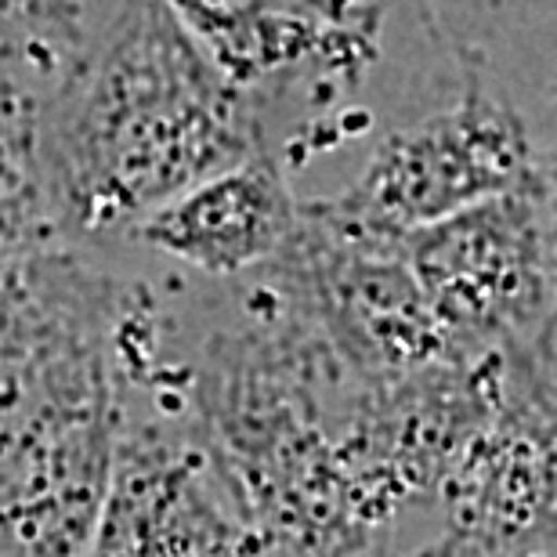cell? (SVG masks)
<instances>
[{
	"label": "cell",
	"mask_w": 557,
	"mask_h": 557,
	"mask_svg": "<svg viewBox=\"0 0 557 557\" xmlns=\"http://www.w3.org/2000/svg\"><path fill=\"white\" fill-rule=\"evenodd\" d=\"M247 87L171 0H120L113 26L44 120V182L65 225L124 232L261 152Z\"/></svg>",
	"instance_id": "cell-1"
},
{
	"label": "cell",
	"mask_w": 557,
	"mask_h": 557,
	"mask_svg": "<svg viewBox=\"0 0 557 557\" xmlns=\"http://www.w3.org/2000/svg\"><path fill=\"white\" fill-rule=\"evenodd\" d=\"M272 269L362 384L395 387L482 362L434 319L403 236L359 225L330 199L300 207L297 236Z\"/></svg>",
	"instance_id": "cell-2"
},
{
	"label": "cell",
	"mask_w": 557,
	"mask_h": 557,
	"mask_svg": "<svg viewBox=\"0 0 557 557\" xmlns=\"http://www.w3.org/2000/svg\"><path fill=\"white\" fill-rule=\"evenodd\" d=\"M434 319L467 359L532 348L557 308L550 177L403 236Z\"/></svg>",
	"instance_id": "cell-3"
},
{
	"label": "cell",
	"mask_w": 557,
	"mask_h": 557,
	"mask_svg": "<svg viewBox=\"0 0 557 557\" xmlns=\"http://www.w3.org/2000/svg\"><path fill=\"white\" fill-rule=\"evenodd\" d=\"M434 504L467 557H557V387L510 351L496 403L442 474Z\"/></svg>",
	"instance_id": "cell-4"
},
{
	"label": "cell",
	"mask_w": 557,
	"mask_h": 557,
	"mask_svg": "<svg viewBox=\"0 0 557 557\" xmlns=\"http://www.w3.org/2000/svg\"><path fill=\"white\" fill-rule=\"evenodd\" d=\"M543 177L525 120L467 76L449 109L387 135L359 182L330 203L359 225L406 236Z\"/></svg>",
	"instance_id": "cell-5"
},
{
	"label": "cell",
	"mask_w": 557,
	"mask_h": 557,
	"mask_svg": "<svg viewBox=\"0 0 557 557\" xmlns=\"http://www.w3.org/2000/svg\"><path fill=\"white\" fill-rule=\"evenodd\" d=\"M102 557H272L218 453L141 434L120 474Z\"/></svg>",
	"instance_id": "cell-6"
},
{
	"label": "cell",
	"mask_w": 557,
	"mask_h": 557,
	"mask_svg": "<svg viewBox=\"0 0 557 557\" xmlns=\"http://www.w3.org/2000/svg\"><path fill=\"white\" fill-rule=\"evenodd\" d=\"M232 81L294 70L359 73L376 54L381 8L362 0H171Z\"/></svg>",
	"instance_id": "cell-7"
},
{
	"label": "cell",
	"mask_w": 557,
	"mask_h": 557,
	"mask_svg": "<svg viewBox=\"0 0 557 557\" xmlns=\"http://www.w3.org/2000/svg\"><path fill=\"white\" fill-rule=\"evenodd\" d=\"M300 203L269 149L193 185L135 225V236L210 275L275 264L294 243Z\"/></svg>",
	"instance_id": "cell-8"
},
{
	"label": "cell",
	"mask_w": 557,
	"mask_h": 557,
	"mask_svg": "<svg viewBox=\"0 0 557 557\" xmlns=\"http://www.w3.org/2000/svg\"><path fill=\"white\" fill-rule=\"evenodd\" d=\"M73 0H0V59L54 62L76 51Z\"/></svg>",
	"instance_id": "cell-9"
},
{
	"label": "cell",
	"mask_w": 557,
	"mask_h": 557,
	"mask_svg": "<svg viewBox=\"0 0 557 557\" xmlns=\"http://www.w3.org/2000/svg\"><path fill=\"white\" fill-rule=\"evenodd\" d=\"M370 557H467L460 547H453L449 540H438V543H431V547H420V550H395L392 543H381Z\"/></svg>",
	"instance_id": "cell-10"
},
{
	"label": "cell",
	"mask_w": 557,
	"mask_h": 557,
	"mask_svg": "<svg viewBox=\"0 0 557 557\" xmlns=\"http://www.w3.org/2000/svg\"><path fill=\"white\" fill-rule=\"evenodd\" d=\"M543 359H550L554 366H557V308H554V315H550V322H547V330H543V337L532 344Z\"/></svg>",
	"instance_id": "cell-11"
},
{
	"label": "cell",
	"mask_w": 557,
	"mask_h": 557,
	"mask_svg": "<svg viewBox=\"0 0 557 557\" xmlns=\"http://www.w3.org/2000/svg\"><path fill=\"white\" fill-rule=\"evenodd\" d=\"M543 171H547L550 177H557V152H554V160H550L547 166H543Z\"/></svg>",
	"instance_id": "cell-12"
},
{
	"label": "cell",
	"mask_w": 557,
	"mask_h": 557,
	"mask_svg": "<svg viewBox=\"0 0 557 557\" xmlns=\"http://www.w3.org/2000/svg\"><path fill=\"white\" fill-rule=\"evenodd\" d=\"M550 177V174H547ZM550 185H554V199H557V177H550Z\"/></svg>",
	"instance_id": "cell-13"
}]
</instances>
